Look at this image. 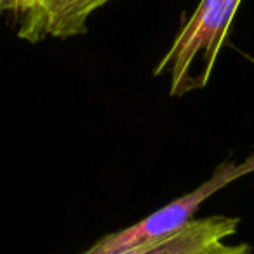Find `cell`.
I'll return each instance as SVG.
<instances>
[{
	"mask_svg": "<svg viewBox=\"0 0 254 254\" xmlns=\"http://www.w3.org/2000/svg\"><path fill=\"white\" fill-rule=\"evenodd\" d=\"M240 2L200 0L185 21L169 51L153 70L155 77L169 75L171 96L180 98L207 85Z\"/></svg>",
	"mask_w": 254,
	"mask_h": 254,
	"instance_id": "obj_1",
	"label": "cell"
},
{
	"mask_svg": "<svg viewBox=\"0 0 254 254\" xmlns=\"http://www.w3.org/2000/svg\"><path fill=\"white\" fill-rule=\"evenodd\" d=\"M249 173H254V153L240 164H235L233 160H225L216 167L214 174L209 180H205L204 183H200L198 188L191 190L190 193H185L183 197L176 198V200L169 202L167 205L152 212L141 221L101 237L94 246L80 254H106L124 249V247L153 242L157 239L171 235V233L187 226L193 219L197 209L209 197H212L216 191L225 188L232 181H235L237 178H242Z\"/></svg>",
	"mask_w": 254,
	"mask_h": 254,
	"instance_id": "obj_2",
	"label": "cell"
},
{
	"mask_svg": "<svg viewBox=\"0 0 254 254\" xmlns=\"http://www.w3.org/2000/svg\"><path fill=\"white\" fill-rule=\"evenodd\" d=\"M112 0H39L19 14L18 37L35 44L47 37L68 39L87 32V19Z\"/></svg>",
	"mask_w": 254,
	"mask_h": 254,
	"instance_id": "obj_3",
	"label": "cell"
},
{
	"mask_svg": "<svg viewBox=\"0 0 254 254\" xmlns=\"http://www.w3.org/2000/svg\"><path fill=\"white\" fill-rule=\"evenodd\" d=\"M239 218L230 216H207L191 219L178 232L157 239L153 242L124 247L106 254H205L218 240L233 235L239 228Z\"/></svg>",
	"mask_w": 254,
	"mask_h": 254,
	"instance_id": "obj_4",
	"label": "cell"
},
{
	"mask_svg": "<svg viewBox=\"0 0 254 254\" xmlns=\"http://www.w3.org/2000/svg\"><path fill=\"white\" fill-rule=\"evenodd\" d=\"M205 254H253V249L247 244H226L218 240L205 251Z\"/></svg>",
	"mask_w": 254,
	"mask_h": 254,
	"instance_id": "obj_5",
	"label": "cell"
},
{
	"mask_svg": "<svg viewBox=\"0 0 254 254\" xmlns=\"http://www.w3.org/2000/svg\"><path fill=\"white\" fill-rule=\"evenodd\" d=\"M39 0H0V16L12 12V14H23L25 11L32 9Z\"/></svg>",
	"mask_w": 254,
	"mask_h": 254,
	"instance_id": "obj_6",
	"label": "cell"
}]
</instances>
